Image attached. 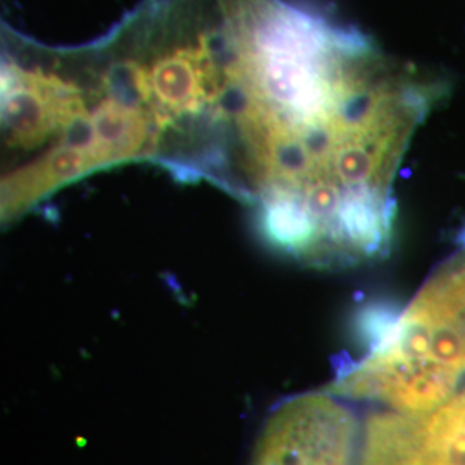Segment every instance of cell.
I'll list each match as a JSON object with an SVG mask.
<instances>
[{
  "label": "cell",
  "mask_w": 465,
  "mask_h": 465,
  "mask_svg": "<svg viewBox=\"0 0 465 465\" xmlns=\"http://www.w3.org/2000/svg\"><path fill=\"white\" fill-rule=\"evenodd\" d=\"M359 465H465V384L426 412L371 414Z\"/></svg>",
  "instance_id": "cell-4"
},
{
  "label": "cell",
  "mask_w": 465,
  "mask_h": 465,
  "mask_svg": "<svg viewBox=\"0 0 465 465\" xmlns=\"http://www.w3.org/2000/svg\"><path fill=\"white\" fill-rule=\"evenodd\" d=\"M362 426L331 391L286 400L269 417L253 465H359Z\"/></svg>",
  "instance_id": "cell-3"
},
{
  "label": "cell",
  "mask_w": 465,
  "mask_h": 465,
  "mask_svg": "<svg viewBox=\"0 0 465 465\" xmlns=\"http://www.w3.org/2000/svg\"><path fill=\"white\" fill-rule=\"evenodd\" d=\"M441 94L424 69L282 0H161L119 73L138 159L245 200L302 264L393 238L395 180Z\"/></svg>",
  "instance_id": "cell-1"
},
{
  "label": "cell",
  "mask_w": 465,
  "mask_h": 465,
  "mask_svg": "<svg viewBox=\"0 0 465 465\" xmlns=\"http://www.w3.org/2000/svg\"><path fill=\"white\" fill-rule=\"evenodd\" d=\"M465 384V242L326 388L338 397L426 412Z\"/></svg>",
  "instance_id": "cell-2"
}]
</instances>
